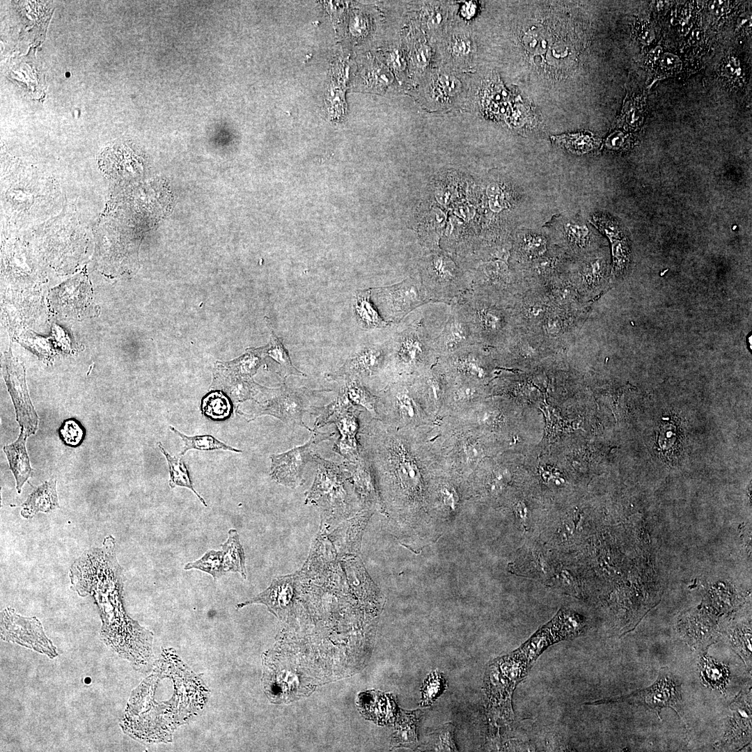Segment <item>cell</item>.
I'll use <instances>...</instances> for the list:
<instances>
[{
	"label": "cell",
	"instance_id": "cell-29",
	"mask_svg": "<svg viewBox=\"0 0 752 752\" xmlns=\"http://www.w3.org/2000/svg\"><path fill=\"white\" fill-rule=\"evenodd\" d=\"M352 405L347 398L340 391L336 398L329 404L317 407H311L310 412L316 416L313 430H318L326 425L330 424L334 416L348 405Z\"/></svg>",
	"mask_w": 752,
	"mask_h": 752
},
{
	"label": "cell",
	"instance_id": "cell-25",
	"mask_svg": "<svg viewBox=\"0 0 752 752\" xmlns=\"http://www.w3.org/2000/svg\"><path fill=\"white\" fill-rule=\"evenodd\" d=\"M170 429L175 434L180 437L184 443L182 451L181 452L180 455H184L187 451L191 449L207 451L214 450H224L236 453L242 452V451L233 448L219 441L217 439L210 434L189 437L181 433L172 426H170Z\"/></svg>",
	"mask_w": 752,
	"mask_h": 752
},
{
	"label": "cell",
	"instance_id": "cell-22",
	"mask_svg": "<svg viewBox=\"0 0 752 752\" xmlns=\"http://www.w3.org/2000/svg\"><path fill=\"white\" fill-rule=\"evenodd\" d=\"M700 677L706 686L724 691L728 680V669L706 654L699 664Z\"/></svg>",
	"mask_w": 752,
	"mask_h": 752
},
{
	"label": "cell",
	"instance_id": "cell-15",
	"mask_svg": "<svg viewBox=\"0 0 752 752\" xmlns=\"http://www.w3.org/2000/svg\"><path fill=\"white\" fill-rule=\"evenodd\" d=\"M361 713L378 723L391 721L396 714V704L379 691H366L359 696L357 702Z\"/></svg>",
	"mask_w": 752,
	"mask_h": 752
},
{
	"label": "cell",
	"instance_id": "cell-6",
	"mask_svg": "<svg viewBox=\"0 0 752 752\" xmlns=\"http://www.w3.org/2000/svg\"><path fill=\"white\" fill-rule=\"evenodd\" d=\"M681 700L680 684L667 668H662L660 670L657 680L650 687L636 691L627 696L615 699L596 701L593 704L632 701L633 703H643L649 708L654 710L659 719H661L660 712L663 707L672 708L682 719Z\"/></svg>",
	"mask_w": 752,
	"mask_h": 752
},
{
	"label": "cell",
	"instance_id": "cell-37",
	"mask_svg": "<svg viewBox=\"0 0 752 752\" xmlns=\"http://www.w3.org/2000/svg\"><path fill=\"white\" fill-rule=\"evenodd\" d=\"M523 248L528 255L538 256L545 251L546 241L542 236L528 235L524 239Z\"/></svg>",
	"mask_w": 752,
	"mask_h": 752
},
{
	"label": "cell",
	"instance_id": "cell-1",
	"mask_svg": "<svg viewBox=\"0 0 752 752\" xmlns=\"http://www.w3.org/2000/svg\"><path fill=\"white\" fill-rule=\"evenodd\" d=\"M313 462L316 464V475L306 493L305 503L318 507L322 519L327 522L345 519L351 510L345 487L348 473L345 462L339 464L326 460L318 453L315 454Z\"/></svg>",
	"mask_w": 752,
	"mask_h": 752
},
{
	"label": "cell",
	"instance_id": "cell-3",
	"mask_svg": "<svg viewBox=\"0 0 752 752\" xmlns=\"http://www.w3.org/2000/svg\"><path fill=\"white\" fill-rule=\"evenodd\" d=\"M419 279L432 302L451 305L471 290L464 274L451 260L441 255L428 259Z\"/></svg>",
	"mask_w": 752,
	"mask_h": 752
},
{
	"label": "cell",
	"instance_id": "cell-18",
	"mask_svg": "<svg viewBox=\"0 0 752 752\" xmlns=\"http://www.w3.org/2000/svg\"><path fill=\"white\" fill-rule=\"evenodd\" d=\"M422 714L423 712L418 710L402 712L392 736L391 745L393 748H418L417 730Z\"/></svg>",
	"mask_w": 752,
	"mask_h": 752
},
{
	"label": "cell",
	"instance_id": "cell-7",
	"mask_svg": "<svg viewBox=\"0 0 752 752\" xmlns=\"http://www.w3.org/2000/svg\"><path fill=\"white\" fill-rule=\"evenodd\" d=\"M561 614L535 633L516 651L528 665L533 662L549 646L563 640L577 637L582 632V620L575 614L565 613L563 622Z\"/></svg>",
	"mask_w": 752,
	"mask_h": 752
},
{
	"label": "cell",
	"instance_id": "cell-4",
	"mask_svg": "<svg viewBox=\"0 0 752 752\" xmlns=\"http://www.w3.org/2000/svg\"><path fill=\"white\" fill-rule=\"evenodd\" d=\"M372 299L382 317L389 323H399L417 308L432 302L419 279H407L399 283L370 289Z\"/></svg>",
	"mask_w": 752,
	"mask_h": 752
},
{
	"label": "cell",
	"instance_id": "cell-5",
	"mask_svg": "<svg viewBox=\"0 0 752 752\" xmlns=\"http://www.w3.org/2000/svg\"><path fill=\"white\" fill-rule=\"evenodd\" d=\"M308 441L304 444L270 456V476L279 484L290 488H296L305 482L303 478L306 464L312 461L317 453L318 445L329 439L334 433L322 432L313 430Z\"/></svg>",
	"mask_w": 752,
	"mask_h": 752
},
{
	"label": "cell",
	"instance_id": "cell-20",
	"mask_svg": "<svg viewBox=\"0 0 752 752\" xmlns=\"http://www.w3.org/2000/svg\"><path fill=\"white\" fill-rule=\"evenodd\" d=\"M228 534L227 540L221 545L225 570L239 573L246 579L245 554L239 535L234 528L230 529Z\"/></svg>",
	"mask_w": 752,
	"mask_h": 752
},
{
	"label": "cell",
	"instance_id": "cell-12",
	"mask_svg": "<svg viewBox=\"0 0 752 752\" xmlns=\"http://www.w3.org/2000/svg\"><path fill=\"white\" fill-rule=\"evenodd\" d=\"M387 350L378 345L362 348L350 357L336 371L327 373L328 381H339L347 376L360 377L372 375L379 371L384 363Z\"/></svg>",
	"mask_w": 752,
	"mask_h": 752
},
{
	"label": "cell",
	"instance_id": "cell-30",
	"mask_svg": "<svg viewBox=\"0 0 752 752\" xmlns=\"http://www.w3.org/2000/svg\"><path fill=\"white\" fill-rule=\"evenodd\" d=\"M446 689V680L437 671L431 673L421 688V707L431 705Z\"/></svg>",
	"mask_w": 752,
	"mask_h": 752
},
{
	"label": "cell",
	"instance_id": "cell-13",
	"mask_svg": "<svg viewBox=\"0 0 752 752\" xmlns=\"http://www.w3.org/2000/svg\"><path fill=\"white\" fill-rule=\"evenodd\" d=\"M292 583L291 576L277 577L263 592L249 600L238 604L237 608L241 609L252 604H263L272 613L281 618L292 604L294 595Z\"/></svg>",
	"mask_w": 752,
	"mask_h": 752
},
{
	"label": "cell",
	"instance_id": "cell-41",
	"mask_svg": "<svg viewBox=\"0 0 752 752\" xmlns=\"http://www.w3.org/2000/svg\"><path fill=\"white\" fill-rule=\"evenodd\" d=\"M430 56V50L424 45H421L416 48L414 53V61L421 67L427 65Z\"/></svg>",
	"mask_w": 752,
	"mask_h": 752
},
{
	"label": "cell",
	"instance_id": "cell-33",
	"mask_svg": "<svg viewBox=\"0 0 752 752\" xmlns=\"http://www.w3.org/2000/svg\"><path fill=\"white\" fill-rule=\"evenodd\" d=\"M59 435L62 441L70 446H78L84 437V428L75 419L65 420L59 428Z\"/></svg>",
	"mask_w": 752,
	"mask_h": 752
},
{
	"label": "cell",
	"instance_id": "cell-40",
	"mask_svg": "<svg viewBox=\"0 0 752 752\" xmlns=\"http://www.w3.org/2000/svg\"><path fill=\"white\" fill-rule=\"evenodd\" d=\"M426 384L429 395H431L434 399H438L443 391L439 377L435 375H431L428 377Z\"/></svg>",
	"mask_w": 752,
	"mask_h": 752
},
{
	"label": "cell",
	"instance_id": "cell-44",
	"mask_svg": "<svg viewBox=\"0 0 752 752\" xmlns=\"http://www.w3.org/2000/svg\"><path fill=\"white\" fill-rule=\"evenodd\" d=\"M462 8V15L467 18L472 17L476 11V6L473 2L465 3Z\"/></svg>",
	"mask_w": 752,
	"mask_h": 752
},
{
	"label": "cell",
	"instance_id": "cell-32",
	"mask_svg": "<svg viewBox=\"0 0 752 752\" xmlns=\"http://www.w3.org/2000/svg\"><path fill=\"white\" fill-rule=\"evenodd\" d=\"M554 139L558 143L574 153L582 154L588 151L592 146V139L586 134H563Z\"/></svg>",
	"mask_w": 752,
	"mask_h": 752
},
{
	"label": "cell",
	"instance_id": "cell-28",
	"mask_svg": "<svg viewBox=\"0 0 752 752\" xmlns=\"http://www.w3.org/2000/svg\"><path fill=\"white\" fill-rule=\"evenodd\" d=\"M186 570L197 569L210 574L214 580L226 573L223 559L222 551L210 549L206 551L199 559L188 563L184 566Z\"/></svg>",
	"mask_w": 752,
	"mask_h": 752
},
{
	"label": "cell",
	"instance_id": "cell-34",
	"mask_svg": "<svg viewBox=\"0 0 752 752\" xmlns=\"http://www.w3.org/2000/svg\"><path fill=\"white\" fill-rule=\"evenodd\" d=\"M261 357L253 349L233 363L234 370L242 378L250 379L261 364Z\"/></svg>",
	"mask_w": 752,
	"mask_h": 752
},
{
	"label": "cell",
	"instance_id": "cell-17",
	"mask_svg": "<svg viewBox=\"0 0 752 752\" xmlns=\"http://www.w3.org/2000/svg\"><path fill=\"white\" fill-rule=\"evenodd\" d=\"M353 307L356 319L362 328L380 329L391 324L382 317L375 305L370 289L356 291Z\"/></svg>",
	"mask_w": 752,
	"mask_h": 752
},
{
	"label": "cell",
	"instance_id": "cell-14",
	"mask_svg": "<svg viewBox=\"0 0 752 752\" xmlns=\"http://www.w3.org/2000/svg\"><path fill=\"white\" fill-rule=\"evenodd\" d=\"M29 436L26 432L20 431L15 442L3 448L9 462L10 469L15 476L18 493L21 492L24 483L33 475L26 448V441Z\"/></svg>",
	"mask_w": 752,
	"mask_h": 752
},
{
	"label": "cell",
	"instance_id": "cell-27",
	"mask_svg": "<svg viewBox=\"0 0 752 752\" xmlns=\"http://www.w3.org/2000/svg\"><path fill=\"white\" fill-rule=\"evenodd\" d=\"M455 726L452 723H447L437 728L430 734L424 745L425 751H457L454 741Z\"/></svg>",
	"mask_w": 752,
	"mask_h": 752
},
{
	"label": "cell",
	"instance_id": "cell-38",
	"mask_svg": "<svg viewBox=\"0 0 752 752\" xmlns=\"http://www.w3.org/2000/svg\"><path fill=\"white\" fill-rule=\"evenodd\" d=\"M565 231L569 240L578 246H582L586 242L588 229L586 226L567 223Z\"/></svg>",
	"mask_w": 752,
	"mask_h": 752
},
{
	"label": "cell",
	"instance_id": "cell-9",
	"mask_svg": "<svg viewBox=\"0 0 752 752\" xmlns=\"http://www.w3.org/2000/svg\"><path fill=\"white\" fill-rule=\"evenodd\" d=\"M307 394V389L290 388L283 384L278 389L277 394L262 407L257 416L270 415L288 425L303 427L311 432L313 429L303 421L304 414L309 406Z\"/></svg>",
	"mask_w": 752,
	"mask_h": 752
},
{
	"label": "cell",
	"instance_id": "cell-19",
	"mask_svg": "<svg viewBox=\"0 0 752 752\" xmlns=\"http://www.w3.org/2000/svg\"><path fill=\"white\" fill-rule=\"evenodd\" d=\"M253 350L260 357L268 356L274 360L279 365V373L283 379L291 375L306 377L292 364L288 351L272 329L269 343L265 347Z\"/></svg>",
	"mask_w": 752,
	"mask_h": 752
},
{
	"label": "cell",
	"instance_id": "cell-10",
	"mask_svg": "<svg viewBox=\"0 0 752 752\" xmlns=\"http://www.w3.org/2000/svg\"><path fill=\"white\" fill-rule=\"evenodd\" d=\"M476 343L471 328L460 308L451 304V312L434 340V349L439 357L452 354Z\"/></svg>",
	"mask_w": 752,
	"mask_h": 752
},
{
	"label": "cell",
	"instance_id": "cell-31",
	"mask_svg": "<svg viewBox=\"0 0 752 752\" xmlns=\"http://www.w3.org/2000/svg\"><path fill=\"white\" fill-rule=\"evenodd\" d=\"M751 735V708L744 711L742 708L736 709L731 722V728L726 733L728 740L737 741L744 736Z\"/></svg>",
	"mask_w": 752,
	"mask_h": 752
},
{
	"label": "cell",
	"instance_id": "cell-23",
	"mask_svg": "<svg viewBox=\"0 0 752 752\" xmlns=\"http://www.w3.org/2000/svg\"><path fill=\"white\" fill-rule=\"evenodd\" d=\"M158 447L162 453L166 457L169 468V486L171 488H174L177 486L185 487L191 489L196 496L198 498L200 501L207 506L204 499H203L195 490L193 487L191 480L189 477L187 469L181 460L180 456H171L163 447L162 444L159 442Z\"/></svg>",
	"mask_w": 752,
	"mask_h": 752
},
{
	"label": "cell",
	"instance_id": "cell-43",
	"mask_svg": "<svg viewBox=\"0 0 752 752\" xmlns=\"http://www.w3.org/2000/svg\"><path fill=\"white\" fill-rule=\"evenodd\" d=\"M516 515L521 526L526 529V509L522 503H519L516 507Z\"/></svg>",
	"mask_w": 752,
	"mask_h": 752
},
{
	"label": "cell",
	"instance_id": "cell-35",
	"mask_svg": "<svg viewBox=\"0 0 752 752\" xmlns=\"http://www.w3.org/2000/svg\"><path fill=\"white\" fill-rule=\"evenodd\" d=\"M448 50L453 57L464 58L468 56L472 51L471 41L468 36L464 34L453 35L449 41Z\"/></svg>",
	"mask_w": 752,
	"mask_h": 752
},
{
	"label": "cell",
	"instance_id": "cell-2",
	"mask_svg": "<svg viewBox=\"0 0 752 752\" xmlns=\"http://www.w3.org/2000/svg\"><path fill=\"white\" fill-rule=\"evenodd\" d=\"M402 329L395 336L391 345L393 358L398 364L407 368L424 365L438 356L434 349V340L439 327L428 323L423 317L404 318Z\"/></svg>",
	"mask_w": 752,
	"mask_h": 752
},
{
	"label": "cell",
	"instance_id": "cell-26",
	"mask_svg": "<svg viewBox=\"0 0 752 752\" xmlns=\"http://www.w3.org/2000/svg\"><path fill=\"white\" fill-rule=\"evenodd\" d=\"M461 86V83L455 76L439 73L434 76L430 84L429 95L433 101L446 102L460 91Z\"/></svg>",
	"mask_w": 752,
	"mask_h": 752
},
{
	"label": "cell",
	"instance_id": "cell-36",
	"mask_svg": "<svg viewBox=\"0 0 752 752\" xmlns=\"http://www.w3.org/2000/svg\"><path fill=\"white\" fill-rule=\"evenodd\" d=\"M395 406L402 418H412L415 414L412 398L405 392L398 391L394 394Z\"/></svg>",
	"mask_w": 752,
	"mask_h": 752
},
{
	"label": "cell",
	"instance_id": "cell-21",
	"mask_svg": "<svg viewBox=\"0 0 752 752\" xmlns=\"http://www.w3.org/2000/svg\"><path fill=\"white\" fill-rule=\"evenodd\" d=\"M340 380H343L344 384L339 391L352 405L362 407L373 416H377V398L361 384L358 377L347 376Z\"/></svg>",
	"mask_w": 752,
	"mask_h": 752
},
{
	"label": "cell",
	"instance_id": "cell-45",
	"mask_svg": "<svg viewBox=\"0 0 752 752\" xmlns=\"http://www.w3.org/2000/svg\"><path fill=\"white\" fill-rule=\"evenodd\" d=\"M85 681H86V683H90L91 680H90V678H87V679H86Z\"/></svg>",
	"mask_w": 752,
	"mask_h": 752
},
{
	"label": "cell",
	"instance_id": "cell-24",
	"mask_svg": "<svg viewBox=\"0 0 752 752\" xmlns=\"http://www.w3.org/2000/svg\"><path fill=\"white\" fill-rule=\"evenodd\" d=\"M201 409L210 419L220 421L228 418L233 411L230 400L221 391H212L203 398Z\"/></svg>",
	"mask_w": 752,
	"mask_h": 752
},
{
	"label": "cell",
	"instance_id": "cell-42",
	"mask_svg": "<svg viewBox=\"0 0 752 752\" xmlns=\"http://www.w3.org/2000/svg\"><path fill=\"white\" fill-rule=\"evenodd\" d=\"M441 495L444 502L449 506H454L457 501V496L452 488L444 487L441 489Z\"/></svg>",
	"mask_w": 752,
	"mask_h": 752
},
{
	"label": "cell",
	"instance_id": "cell-8",
	"mask_svg": "<svg viewBox=\"0 0 752 752\" xmlns=\"http://www.w3.org/2000/svg\"><path fill=\"white\" fill-rule=\"evenodd\" d=\"M3 375L14 404L16 420L21 431L29 435L38 430V417L29 398L26 382L24 367L8 355L4 363Z\"/></svg>",
	"mask_w": 752,
	"mask_h": 752
},
{
	"label": "cell",
	"instance_id": "cell-16",
	"mask_svg": "<svg viewBox=\"0 0 752 752\" xmlns=\"http://www.w3.org/2000/svg\"><path fill=\"white\" fill-rule=\"evenodd\" d=\"M56 483L52 479L36 487L23 503L22 516L30 519L38 512H48L59 508Z\"/></svg>",
	"mask_w": 752,
	"mask_h": 752
},
{
	"label": "cell",
	"instance_id": "cell-11",
	"mask_svg": "<svg viewBox=\"0 0 752 752\" xmlns=\"http://www.w3.org/2000/svg\"><path fill=\"white\" fill-rule=\"evenodd\" d=\"M335 424L339 435L334 444L333 451L350 462L360 459L359 441V414L350 405L335 415L330 424Z\"/></svg>",
	"mask_w": 752,
	"mask_h": 752
},
{
	"label": "cell",
	"instance_id": "cell-39",
	"mask_svg": "<svg viewBox=\"0 0 752 752\" xmlns=\"http://www.w3.org/2000/svg\"><path fill=\"white\" fill-rule=\"evenodd\" d=\"M454 398L457 401L470 399L475 393V389L467 383L460 382L454 388Z\"/></svg>",
	"mask_w": 752,
	"mask_h": 752
}]
</instances>
